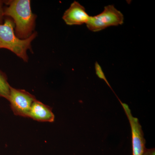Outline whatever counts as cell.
Wrapping results in <instances>:
<instances>
[{
    "label": "cell",
    "mask_w": 155,
    "mask_h": 155,
    "mask_svg": "<svg viewBox=\"0 0 155 155\" xmlns=\"http://www.w3.org/2000/svg\"><path fill=\"white\" fill-rule=\"evenodd\" d=\"M4 16L13 19L15 25V35L20 39L31 36L35 27L36 15L32 13L29 0L5 1Z\"/></svg>",
    "instance_id": "6da1fadb"
},
{
    "label": "cell",
    "mask_w": 155,
    "mask_h": 155,
    "mask_svg": "<svg viewBox=\"0 0 155 155\" xmlns=\"http://www.w3.org/2000/svg\"><path fill=\"white\" fill-rule=\"evenodd\" d=\"M14 21L11 18H6L2 24H0V49L5 48L21 58L25 62L28 60V50L31 51V42L37 36L35 32L25 39H20L14 32Z\"/></svg>",
    "instance_id": "7a4b0ae2"
},
{
    "label": "cell",
    "mask_w": 155,
    "mask_h": 155,
    "mask_svg": "<svg viewBox=\"0 0 155 155\" xmlns=\"http://www.w3.org/2000/svg\"><path fill=\"white\" fill-rule=\"evenodd\" d=\"M123 14L113 5L104 7V11L96 16H90L86 23L89 30L97 32L110 26H118L124 22Z\"/></svg>",
    "instance_id": "3957f363"
},
{
    "label": "cell",
    "mask_w": 155,
    "mask_h": 155,
    "mask_svg": "<svg viewBox=\"0 0 155 155\" xmlns=\"http://www.w3.org/2000/svg\"><path fill=\"white\" fill-rule=\"evenodd\" d=\"M36 100L34 96L26 91L11 87L8 100L14 115L28 117L32 104Z\"/></svg>",
    "instance_id": "277c9868"
},
{
    "label": "cell",
    "mask_w": 155,
    "mask_h": 155,
    "mask_svg": "<svg viewBox=\"0 0 155 155\" xmlns=\"http://www.w3.org/2000/svg\"><path fill=\"white\" fill-rule=\"evenodd\" d=\"M130 123L132 134V155H143L145 147L146 141L143 131L138 119L133 117L127 104L119 99Z\"/></svg>",
    "instance_id": "5b68a950"
},
{
    "label": "cell",
    "mask_w": 155,
    "mask_h": 155,
    "mask_svg": "<svg viewBox=\"0 0 155 155\" xmlns=\"http://www.w3.org/2000/svg\"><path fill=\"white\" fill-rule=\"evenodd\" d=\"M90 17L85 8L78 2L74 1L64 13L63 19L67 25H81L86 24Z\"/></svg>",
    "instance_id": "8992f818"
},
{
    "label": "cell",
    "mask_w": 155,
    "mask_h": 155,
    "mask_svg": "<svg viewBox=\"0 0 155 155\" xmlns=\"http://www.w3.org/2000/svg\"><path fill=\"white\" fill-rule=\"evenodd\" d=\"M28 118L38 122H53L55 116L51 107L36 99L32 104Z\"/></svg>",
    "instance_id": "52a82bcc"
},
{
    "label": "cell",
    "mask_w": 155,
    "mask_h": 155,
    "mask_svg": "<svg viewBox=\"0 0 155 155\" xmlns=\"http://www.w3.org/2000/svg\"><path fill=\"white\" fill-rule=\"evenodd\" d=\"M11 86L8 81L7 75L0 70V97L8 99Z\"/></svg>",
    "instance_id": "ba28073f"
},
{
    "label": "cell",
    "mask_w": 155,
    "mask_h": 155,
    "mask_svg": "<svg viewBox=\"0 0 155 155\" xmlns=\"http://www.w3.org/2000/svg\"><path fill=\"white\" fill-rule=\"evenodd\" d=\"M95 69L96 73L98 77L99 78L101 79H103L104 81H105L107 83V84H108V86L110 87L111 88L110 86V84H109V82H108L107 80L106 79L105 76L104 74V72H103L102 69L101 67L100 66L99 64H98L97 62L95 64Z\"/></svg>",
    "instance_id": "9c48e42d"
},
{
    "label": "cell",
    "mask_w": 155,
    "mask_h": 155,
    "mask_svg": "<svg viewBox=\"0 0 155 155\" xmlns=\"http://www.w3.org/2000/svg\"><path fill=\"white\" fill-rule=\"evenodd\" d=\"M5 1H0V24H3L4 22V8L3 5L5 4Z\"/></svg>",
    "instance_id": "30bf717a"
},
{
    "label": "cell",
    "mask_w": 155,
    "mask_h": 155,
    "mask_svg": "<svg viewBox=\"0 0 155 155\" xmlns=\"http://www.w3.org/2000/svg\"><path fill=\"white\" fill-rule=\"evenodd\" d=\"M143 155H155V148L151 149L146 148Z\"/></svg>",
    "instance_id": "8fae6325"
}]
</instances>
